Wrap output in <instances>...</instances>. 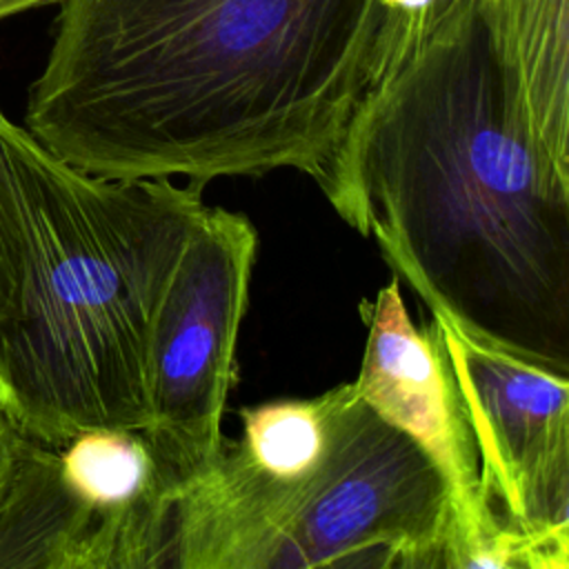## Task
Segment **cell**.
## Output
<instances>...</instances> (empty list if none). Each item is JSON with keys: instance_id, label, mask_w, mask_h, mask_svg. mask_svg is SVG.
Instances as JSON below:
<instances>
[{"instance_id": "1", "label": "cell", "mask_w": 569, "mask_h": 569, "mask_svg": "<svg viewBox=\"0 0 569 569\" xmlns=\"http://www.w3.org/2000/svg\"><path fill=\"white\" fill-rule=\"evenodd\" d=\"M24 127L102 178L320 182L398 53L400 0H62Z\"/></svg>"}, {"instance_id": "2", "label": "cell", "mask_w": 569, "mask_h": 569, "mask_svg": "<svg viewBox=\"0 0 569 569\" xmlns=\"http://www.w3.org/2000/svg\"><path fill=\"white\" fill-rule=\"evenodd\" d=\"M318 187L431 313L569 380V182L487 2L398 49Z\"/></svg>"}, {"instance_id": "3", "label": "cell", "mask_w": 569, "mask_h": 569, "mask_svg": "<svg viewBox=\"0 0 569 569\" xmlns=\"http://www.w3.org/2000/svg\"><path fill=\"white\" fill-rule=\"evenodd\" d=\"M27 260L0 322V407L33 440L147 429L158 309L207 204L171 178H102L18 127Z\"/></svg>"}, {"instance_id": "4", "label": "cell", "mask_w": 569, "mask_h": 569, "mask_svg": "<svg viewBox=\"0 0 569 569\" xmlns=\"http://www.w3.org/2000/svg\"><path fill=\"white\" fill-rule=\"evenodd\" d=\"M178 482L142 429L24 436L0 505V569H167Z\"/></svg>"}, {"instance_id": "5", "label": "cell", "mask_w": 569, "mask_h": 569, "mask_svg": "<svg viewBox=\"0 0 569 569\" xmlns=\"http://www.w3.org/2000/svg\"><path fill=\"white\" fill-rule=\"evenodd\" d=\"M451 498L440 469L353 389L269 569L447 567Z\"/></svg>"}, {"instance_id": "6", "label": "cell", "mask_w": 569, "mask_h": 569, "mask_svg": "<svg viewBox=\"0 0 569 569\" xmlns=\"http://www.w3.org/2000/svg\"><path fill=\"white\" fill-rule=\"evenodd\" d=\"M258 233L242 213L207 207L158 309L147 362V438L178 482L222 447Z\"/></svg>"}, {"instance_id": "7", "label": "cell", "mask_w": 569, "mask_h": 569, "mask_svg": "<svg viewBox=\"0 0 569 569\" xmlns=\"http://www.w3.org/2000/svg\"><path fill=\"white\" fill-rule=\"evenodd\" d=\"M358 311L367 340L353 389L440 469L451 498L447 569H527L525 536L487 498L471 422L433 322L413 325L398 278Z\"/></svg>"}, {"instance_id": "8", "label": "cell", "mask_w": 569, "mask_h": 569, "mask_svg": "<svg viewBox=\"0 0 569 569\" xmlns=\"http://www.w3.org/2000/svg\"><path fill=\"white\" fill-rule=\"evenodd\" d=\"M431 322L471 422L487 498L522 533L569 409V380L473 340L440 313Z\"/></svg>"}, {"instance_id": "9", "label": "cell", "mask_w": 569, "mask_h": 569, "mask_svg": "<svg viewBox=\"0 0 569 569\" xmlns=\"http://www.w3.org/2000/svg\"><path fill=\"white\" fill-rule=\"evenodd\" d=\"M527 118L569 182V0H487Z\"/></svg>"}, {"instance_id": "10", "label": "cell", "mask_w": 569, "mask_h": 569, "mask_svg": "<svg viewBox=\"0 0 569 569\" xmlns=\"http://www.w3.org/2000/svg\"><path fill=\"white\" fill-rule=\"evenodd\" d=\"M529 569H567L569 560V409L533 493L522 531Z\"/></svg>"}, {"instance_id": "11", "label": "cell", "mask_w": 569, "mask_h": 569, "mask_svg": "<svg viewBox=\"0 0 569 569\" xmlns=\"http://www.w3.org/2000/svg\"><path fill=\"white\" fill-rule=\"evenodd\" d=\"M18 127L0 111V322L16 309L27 260V209L16 151Z\"/></svg>"}, {"instance_id": "12", "label": "cell", "mask_w": 569, "mask_h": 569, "mask_svg": "<svg viewBox=\"0 0 569 569\" xmlns=\"http://www.w3.org/2000/svg\"><path fill=\"white\" fill-rule=\"evenodd\" d=\"M473 2H487V0H400V20H402V38L400 44L411 42L422 31L431 29L440 20L449 18L451 13L473 4Z\"/></svg>"}, {"instance_id": "13", "label": "cell", "mask_w": 569, "mask_h": 569, "mask_svg": "<svg viewBox=\"0 0 569 569\" xmlns=\"http://www.w3.org/2000/svg\"><path fill=\"white\" fill-rule=\"evenodd\" d=\"M24 431L13 422V418L0 407V505L11 485Z\"/></svg>"}, {"instance_id": "14", "label": "cell", "mask_w": 569, "mask_h": 569, "mask_svg": "<svg viewBox=\"0 0 569 569\" xmlns=\"http://www.w3.org/2000/svg\"><path fill=\"white\" fill-rule=\"evenodd\" d=\"M53 2H62V0H0V20L22 13V11H29V9L53 4Z\"/></svg>"}, {"instance_id": "15", "label": "cell", "mask_w": 569, "mask_h": 569, "mask_svg": "<svg viewBox=\"0 0 569 569\" xmlns=\"http://www.w3.org/2000/svg\"><path fill=\"white\" fill-rule=\"evenodd\" d=\"M567 569H569V560H567Z\"/></svg>"}]
</instances>
